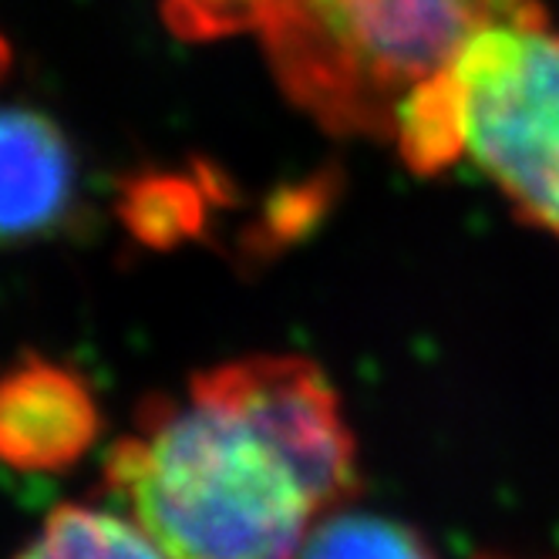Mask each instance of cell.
Returning a JSON list of instances; mask_svg holds the SVG:
<instances>
[{
    "instance_id": "cell-6",
    "label": "cell",
    "mask_w": 559,
    "mask_h": 559,
    "mask_svg": "<svg viewBox=\"0 0 559 559\" xmlns=\"http://www.w3.org/2000/svg\"><path fill=\"white\" fill-rule=\"evenodd\" d=\"M17 559H169L129 512L61 506Z\"/></svg>"
},
{
    "instance_id": "cell-2",
    "label": "cell",
    "mask_w": 559,
    "mask_h": 559,
    "mask_svg": "<svg viewBox=\"0 0 559 559\" xmlns=\"http://www.w3.org/2000/svg\"><path fill=\"white\" fill-rule=\"evenodd\" d=\"M506 24H543L539 0H273L260 37L317 122L391 139L405 102Z\"/></svg>"
},
{
    "instance_id": "cell-5",
    "label": "cell",
    "mask_w": 559,
    "mask_h": 559,
    "mask_svg": "<svg viewBox=\"0 0 559 559\" xmlns=\"http://www.w3.org/2000/svg\"><path fill=\"white\" fill-rule=\"evenodd\" d=\"M71 189V152L55 122L27 108H0V243L58 226Z\"/></svg>"
},
{
    "instance_id": "cell-7",
    "label": "cell",
    "mask_w": 559,
    "mask_h": 559,
    "mask_svg": "<svg viewBox=\"0 0 559 559\" xmlns=\"http://www.w3.org/2000/svg\"><path fill=\"white\" fill-rule=\"evenodd\" d=\"M300 559H431L425 543L365 512H334L307 539Z\"/></svg>"
},
{
    "instance_id": "cell-4",
    "label": "cell",
    "mask_w": 559,
    "mask_h": 559,
    "mask_svg": "<svg viewBox=\"0 0 559 559\" xmlns=\"http://www.w3.org/2000/svg\"><path fill=\"white\" fill-rule=\"evenodd\" d=\"M98 431L92 391L55 365H24L0 378V462L51 472L82 455Z\"/></svg>"
},
{
    "instance_id": "cell-1",
    "label": "cell",
    "mask_w": 559,
    "mask_h": 559,
    "mask_svg": "<svg viewBox=\"0 0 559 559\" xmlns=\"http://www.w3.org/2000/svg\"><path fill=\"white\" fill-rule=\"evenodd\" d=\"M354 475L337 394L300 357L192 378L105 462L108 492L169 559H300Z\"/></svg>"
},
{
    "instance_id": "cell-9",
    "label": "cell",
    "mask_w": 559,
    "mask_h": 559,
    "mask_svg": "<svg viewBox=\"0 0 559 559\" xmlns=\"http://www.w3.org/2000/svg\"><path fill=\"white\" fill-rule=\"evenodd\" d=\"M0 68H4V45H0Z\"/></svg>"
},
{
    "instance_id": "cell-3",
    "label": "cell",
    "mask_w": 559,
    "mask_h": 559,
    "mask_svg": "<svg viewBox=\"0 0 559 559\" xmlns=\"http://www.w3.org/2000/svg\"><path fill=\"white\" fill-rule=\"evenodd\" d=\"M391 139L418 173L472 163L559 236V34L506 24L472 37L405 102Z\"/></svg>"
},
{
    "instance_id": "cell-8",
    "label": "cell",
    "mask_w": 559,
    "mask_h": 559,
    "mask_svg": "<svg viewBox=\"0 0 559 559\" xmlns=\"http://www.w3.org/2000/svg\"><path fill=\"white\" fill-rule=\"evenodd\" d=\"M273 0H169V21L186 37L260 31Z\"/></svg>"
}]
</instances>
